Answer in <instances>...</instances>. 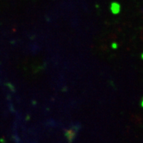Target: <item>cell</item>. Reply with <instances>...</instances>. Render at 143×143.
Here are the masks:
<instances>
[{
  "label": "cell",
  "instance_id": "cell-2",
  "mask_svg": "<svg viewBox=\"0 0 143 143\" xmlns=\"http://www.w3.org/2000/svg\"><path fill=\"white\" fill-rule=\"evenodd\" d=\"M142 105H143V103H142Z\"/></svg>",
  "mask_w": 143,
  "mask_h": 143
},
{
  "label": "cell",
  "instance_id": "cell-1",
  "mask_svg": "<svg viewBox=\"0 0 143 143\" xmlns=\"http://www.w3.org/2000/svg\"><path fill=\"white\" fill-rule=\"evenodd\" d=\"M110 11L113 15H117L121 11V5L117 2H112L110 5Z\"/></svg>",
  "mask_w": 143,
  "mask_h": 143
}]
</instances>
